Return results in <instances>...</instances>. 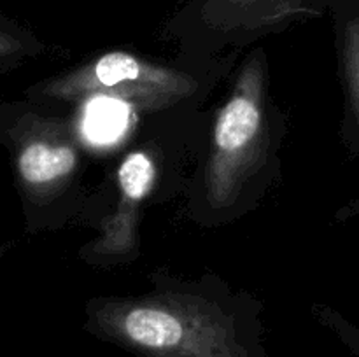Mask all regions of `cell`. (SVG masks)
Listing matches in <instances>:
<instances>
[{
	"label": "cell",
	"mask_w": 359,
	"mask_h": 357,
	"mask_svg": "<svg viewBox=\"0 0 359 357\" xmlns=\"http://www.w3.org/2000/svg\"><path fill=\"white\" fill-rule=\"evenodd\" d=\"M151 289L132 296H95L84 329L137 357H266L263 304L217 275H149Z\"/></svg>",
	"instance_id": "obj_1"
},
{
	"label": "cell",
	"mask_w": 359,
	"mask_h": 357,
	"mask_svg": "<svg viewBox=\"0 0 359 357\" xmlns=\"http://www.w3.org/2000/svg\"><path fill=\"white\" fill-rule=\"evenodd\" d=\"M287 121L270 91L266 51L256 48L237 66L207 122L205 140L186 189V212L205 227L255 210L280 177Z\"/></svg>",
	"instance_id": "obj_2"
},
{
	"label": "cell",
	"mask_w": 359,
	"mask_h": 357,
	"mask_svg": "<svg viewBox=\"0 0 359 357\" xmlns=\"http://www.w3.org/2000/svg\"><path fill=\"white\" fill-rule=\"evenodd\" d=\"M233 58L235 52L182 55L177 62H158L112 49L48 80L41 97L74 107L111 100L137 118H172L198 111L217 83L231 72Z\"/></svg>",
	"instance_id": "obj_3"
},
{
	"label": "cell",
	"mask_w": 359,
	"mask_h": 357,
	"mask_svg": "<svg viewBox=\"0 0 359 357\" xmlns=\"http://www.w3.org/2000/svg\"><path fill=\"white\" fill-rule=\"evenodd\" d=\"M147 135L128 149L112 178L111 206L91 226L98 234L81 247V259L91 266L130 265L140 255L139 224L149 202L170 200L179 192L184 164L177 160L200 154L207 122L198 111L172 118L146 119ZM189 186V184H188Z\"/></svg>",
	"instance_id": "obj_4"
},
{
	"label": "cell",
	"mask_w": 359,
	"mask_h": 357,
	"mask_svg": "<svg viewBox=\"0 0 359 357\" xmlns=\"http://www.w3.org/2000/svg\"><path fill=\"white\" fill-rule=\"evenodd\" d=\"M335 0H191L167 24L165 35L186 56L235 52L284 30L298 18L323 13Z\"/></svg>",
	"instance_id": "obj_5"
},
{
	"label": "cell",
	"mask_w": 359,
	"mask_h": 357,
	"mask_svg": "<svg viewBox=\"0 0 359 357\" xmlns=\"http://www.w3.org/2000/svg\"><path fill=\"white\" fill-rule=\"evenodd\" d=\"M335 42L344 114L340 139L353 156H359V0H335Z\"/></svg>",
	"instance_id": "obj_6"
},
{
	"label": "cell",
	"mask_w": 359,
	"mask_h": 357,
	"mask_svg": "<svg viewBox=\"0 0 359 357\" xmlns=\"http://www.w3.org/2000/svg\"><path fill=\"white\" fill-rule=\"evenodd\" d=\"M314 314L316 317L319 318V322H323V324L328 326L332 331H335L337 336L349 346L351 352L356 357H359V329L356 326L351 324V322L347 321V318H344L339 312L326 307V304H316Z\"/></svg>",
	"instance_id": "obj_7"
},
{
	"label": "cell",
	"mask_w": 359,
	"mask_h": 357,
	"mask_svg": "<svg viewBox=\"0 0 359 357\" xmlns=\"http://www.w3.org/2000/svg\"><path fill=\"white\" fill-rule=\"evenodd\" d=\"M359 216V195L351 200L344 206H340L339 212L335 214V223H349Z\"/></svg>",
	"instance_id": "obj_8"
}]
</instances>
